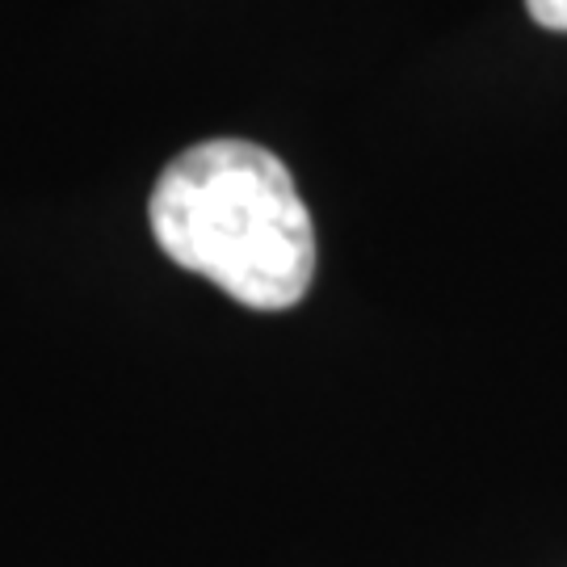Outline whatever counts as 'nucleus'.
Returning a JSON list of instances; mask_svg holds the SVG:
<instances>
[{"label": "nucleus", "instance_id": "obj_1", "mask_svg": "<svg viewBox=\"0 0 567 567\" xmlns=\"http://www.w3.org/2000/svg\"><path fill=\"white\" fill-rule=\"evenodd\" d=\"M168 261L194 269L252 311H286L316 278V227L274 152L210 140L161 173L147 203Z\"/></svg>", "mask_w": 567, "mask_h": 567}, {"label": "nucleus", "instance_id": "obj_2", "mask_svg": "<svg viewBox=\"0 0 567 567\" xmlns=\"http://www.w3.org/2000/svg\"><path fill=\"white\" fill-rule=\"evenodd\" d=\"M529 18L547 30H564L567 34V0H526Z\"/></svg>", "mask_w": 567, "mask_h": 567}]
</instances>
